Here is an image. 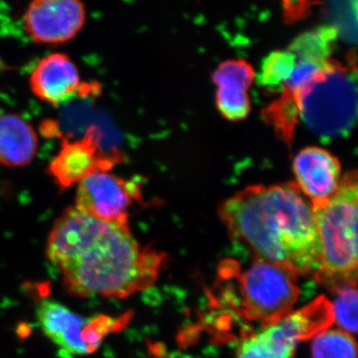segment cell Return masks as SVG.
Segmentation results:
<instances>
[{
    "label": "cell",
    "mask_w": 358,
    "mask_h": 358,
    "mask_svg": "<svg viewBox=\"0 0 358 358\" xmlns=\"http://www.w3.org/2000/svg\"><path fill=\"white\" fill-rule=\"evenodd\" d=\"M46 256L66 291L80 298H128L152 287L167 262L136 239L131 224L105 222L74 205L52 226Z\"/></svg>",
    "instance_id": "cell-1"
},
{
    "label": "cell",
    "mask_w": 358,
    "mask_h": 358,
    "mask_svg": "<svg viewBox=\"0 0 358 358\" xmlns=\"http://www.w3.org/2000/svg\"><path fill=\"white\" fill-rule=\"evenodd\" d=\"M231 239L255 259L315 275L320 246L313 207L296 182L252 185L225 200L218 209Z\"/></svg>",
    "instance_id": "cell-2"
},
{
    "label": "cell",
    "mask_w": 358,
    "mask_h": 358,
    "mask_svg": "<svg viewBox=\"0 0 358 358\" xmlns=\"http://www.w3.org/2000/svg\"><path fill=\"white\" fill-rule=\"evenodd\" d=\"M357 171L345 173L333 196L313 208L320 246V268L313 278L331 291L357 285Z\"/></svg>",
    "instance_id": "cell-3"
},
{
    "label": "cell",
    "mask_w": 358,
    "mask_h": 358,
    "mask_svg": "<svg viewBox=\"0 0 358 358\" xmlns=\"http://www.w3.org/2000/svg\"><path fill=\"white\" fill-rule=\"evenodd\" d=\"M292 92L301 121L320 138L334 140L352 133L357 120L355 67L331 60L312 81Z\"/></svg>",
    "instance_id": "cell-4"
},
{
    "label": "cell",
    "mask_w": 358,
    "mask_h": 358,
    "mask_svg": "<svg viewBox=\"0 0 358 358\" xmlns=\"http://www.w3.org/2000/svg\"><path fill=\"white\" fill-rule=\"evenodd\" d=\"M333 324L331 303L326 296H320L245 338L238 346L237 358H294L301 343Z\"/></svg>",
    "instance_id": "cell-5"
},
{
    "label": "cell",
    "mask_w": 358,
    "mask_h": 358,
    "mask_svg": "<svg viewBox=\"0 0 358 358\" xmlns=\"http://www.w3.org/2000/svg\"><path fill=\"white\" fill-rule=\"evenodd\" d=\"M235 275L239 284L240 313L263 326L292 312L300 296L298 275L260 259H255L244 272L237 266Z\"/></svg>",
    "instance_id": "cell-6"
},
{
    "label": "cell",
    "mask_w": 358,
    "mask_h": 358,
    "mask_svg": "<svg viewBox=\"0 0 358 358\" xmlns=\"http://www.w3.org/2000/svg\"><path fill=\"white\" fill-rule=\"evenodd\" d=\"M42 331L58 348L71 355L86 357L98 350L103 334L112 326L109 319L89 322L70 308L52 300H42L37 308Z\"/></svg>",
    "instance_id": "cell-7"
},
{
    "label": "cell",
    "mask_w": 358,
    "mask_h": 358,
    "mask_svg": "<svg viewBox=\"0 0 358 358\" xmlns=\"http://www.w3.org/2000/svg\"><path fill=\"white\" fill-rule=\"evenodd\" d=\"M141 199L140 183L100 171L77 185L75 205L91 217L109 223H129V210Z\"/></svg>",
    "instance_id": "cell-8"
},
{
    "label": "cell",
    "mask_w": 358,
    "mask_h": 358,
    "mask_svg": "<svg viewBox=\"0 0 358 358\" xmlns=\"http://www.w3.org/2000/svg\"><path fill=\"white\" fill-rule=\"evenodd\" d=\"M124 159L121 152L107 154L101 145V134L92 127L78 140L64 138L51 160L48 173L61 190H66L100 171H110Z\"/></svg>",
    "instance_id": "cell-9"
},
{
    "label": "cell",
    "mask_w": 358,
    "mask_h": 358,
    "mask_svg": "<svg viewBox=\"0 0 358 358\" xmlns=\"http://www.w3.org/2000/svg\"><path fill=\"white\" fill-rule=\"evenodd\" d=\"M85 23L86 8L81 0H32L23 15L26 34L38 44L66 43Z\"/></svg>",
    "instance_id": "cell-10"
},
{
    "label": "cell",
    "mask_w": 358,
    "mask_h": 358,
    "mask_svg": "<svg viewBox=\"0 0 358 358\" xmlns=\"http://www.w3.org/2000/svg\"><path fill=\"white\" fill-rule=\"evenodd\" d=\"M29 83L39 100L55 107L100 89L96 83L82 82L76 64L64 53H53L41 59L32 71Z\"/></svg>",
    "instance_id": "cell-11"
},
{
    "label": "cell",
    "mask_w": 358,
    "mask_h": 358,
    "mask_svg": "<svg viewBox=\"0 0 358 358\" xmlns=\"http://www.w3.org/2000/svg\"><path fill=\"white\" fill-rule=\"evenodd\" d=\"M296 183L313 208L322 206L338 189L341 164L338 157L324 148L308 147L294 159Z\"/></svg>",
    "instance_id": "cell-12"
},
{
    "label": "cell",
    "mask_w": 358,
    "mask_h": 358,
    "mask_svg": "<svg viewBox=\"0 0 358 358\" xmlns=\"http://www.w3.org/2000/svg\"><path fill=\"white\" fill-rule=\"evenodd\" d=\"M254 80V68L241 59L225 61L214 71L212 81L217 87L216 106L226 120L238 122L248 117L251 110L248 91Z\"/></svg>",
    "instance_id": "cell-13"
},
{
    "label": "cell",
    "mask_w": 358,
    "mask_h": 358,
    "mask_svg": "<svg viewBox=\"0 0 358 358\" xmlns=\"http://www.w3.org/2000/svg\"><path fill=\"white\" fill-rule=\"evenodd\" d=\"M38 138L31 124L20 115H0V164L22 167L32 162Z\"/></svg>",
    "instance_id": "cell-14"
},
{
    "label": "cell",
    "mask_w": 358,
    "mask_h": 358,
    "mask_svg": "<svg viewBox=\"0 0 358 358\" xmlns=\"http://www.w3.org/2000/svg\"><path fill=\"white\" fill-rule=\"evenodd\" d=\"M336 38V28L333 26H320L299 35L287 50L293 54L296 61L327 64L331 60Z\"/></svg>",
    "instance_id": "cell-15"
},
{
    "label": "cell",
    "mask_w": 358,
    "mask_h": 358,
    "mask_svg": "<svg viewBox=\"0 0 358 358\" xmlns=\"http://www.w3.org/2000/svg\"><path fill=\"white\" fill-rule=\"evenodd\" d=\"M281 96L262 110L264 121L274 129L284 143L291 145L294 129L300 119L298 101L294 92L282 89Z\"/></svg>",
    "instance_id": "cell-16"
},
{
    "label": "cell",
    "mask_w": 358,
    "mask_h": 358,
    "mask_svg": "<svg viewBox=\"0 0 358 358\" xmlns=\"http://www.w3.org/2000/svg\"><path fill=\"white\" fill-rule=\"evenodd\" d=\"M312 357L357 358V343L352 334L329 327L312 338Z\"/></svg>",
    "instance_id": "cell-17"
},
{
    "label": "cell",
    "mask_w": 358,
    "mask_h": 358,
    "mask_svg": "<svg viewBox=\"0 0 358 358\" xmlns=\"http://www.w3.org/2000/svg\"><path fill=\"white\" fill-rule=\"evenodd\" d=\"M296 66V58L288 50H278L264 59L258 75V83L270 91H282Z\"/></svg>",
    "instance_id": "cell-18"
},
{
    "label": "cell",
    "mask_w": 358,
    "mask_h": 358,
    "mask_svg": "<svg viewBox=\"0 0 358 358\" xmlns=\"http://www.w3.org/2000/svg\"><path fill=\"white\" fill-rule=\"evenodd\" d=\"M334 292L336 296L331 303L334 322L341 331L355 336L357 333V285H345Z\"/></svg>",
    "instance_id": "cell-19"
}]
</instances>
